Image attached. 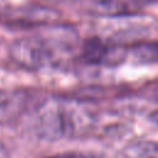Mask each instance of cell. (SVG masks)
Segmentation results:
<instances>
[{
  "label": "cell",
  "instance_id": "obj_1",
  "mask_svg": "<svg viewBox=\"0 0 158 158\" xmlns=\"http://www.w3.org/2000/svg\"><path fill=\"white\" fill-rule=\"evenodd\" d=\"M95 123L96 115L86 102L58 96L42 100L31 116L35 136L51 142L83 137L94 130Z\"/></svg>",
  "mask_w": 158,
  "mask_h": 158
},
{
  "label": "cell",
  "instance_id": "obj_2",
  "mask_svg": "<svg viewBox=\"0 0 158 158\" xmlns=\"http://www.w3.org/2000/svg\"><path fill=\"white\" fill-rule=\"evenodd\" d=\"M77 42L78 35L74 28L53 23L38 33L14 41L10 56L16 64L25 69H54L74 51Z\"/></svg>",
  "mask_w": 158,
  "mask_h": 158
},
{
  "label": "cell",
  "instance_id": "obj_3",
  "mask_svg": "<svg viewBox=\"0 0 158 158\" xmlns=\"http://www.w3.org/2000/svg\"><path fill=\"white\" fill-rule=\"evenodd\" d=\"M7 23L22 27L49 26L59 19V12L47 6H22L9 9L2 17Z\"/></svg>",
  "mask_w": 158,
  "mask_h": 158
},
{
  "label": "cell",
  "instance_id": "obj_4",
  "mask_svg": "<svg viewBox=\"0 0 158 158\" xmlns=\"http://www.w3.org/2000/svg\"><path fill=\"white\" fill-rule=\"evenodd\" d=\"M28 104L25 90L0 89V125L7 123L20 116Z\"/></svg>",
  "mask_w": 158,
  "mask_h": 158
},
{
  "label": "cell",
  "instance_id": "obj_5",
  "mask_svg": "<svg viewBox=\"0 0 158 158\" xmlns=\"http://www.w3.org/2000/svg\"><path fill=\"white\" fill-rule=\"evenodd\" d=\"M118 158H158V138H139L126 143Z\"/></svg>",
  "mask_w": 158,
  "mask_h": 158
},
{
  "label": "cell",
  "instance_id": "obj_6",
  "mask_svg": "<svg viewBox=\"0 0 158 158\" xmlns=\"http://www.w3.org/2000/svg\"><path fill=\"white\" fill-rule=\"evenodd\" d=\"M136 5L130 0H94L90 10L100 16H121L135 11Z\"/></svg>",
  "mask_w": 158,
  "mask_h": 158
},
{
  "label": "cell",
  "instance_id": "obj_7",
  "mask_svg": "<svg viewBox=\"0 0 158 158\" xmlns=\"http://www.w3.org/2000/svg\"><path fill=\"white\" fill-rule=\"evenodd\" d=\"M127 57L141 63L158 62V42H139L126 47Z\"/></svg>",
  "mask_w": 158,
  "mask_h": 158
},
{
  "label": "cell",
  "instance_id": "obj_8",
  "mask_svg": "<svg viewBox=\"0 0 158 158\" xmlns=\"http://www.w3.org/2000/svg\"><path fill=\"white\" fill-rule=\"evenodd\" d=\"M47 158H101V157L94 153H86V152H67V153H60V154H56Z\"/></svg>",
  "mask_w": 158,
  "mask_h": 158
},
{
  "label": "cell",
  "instance_id": "obj_9",
  "mask_svg": "<svg viewBox=\"0 0 158 158\" xmlns=\"http://www.w3.org/2000/svg\"><path fill=\"white\" fill-rule=\"evenodd\" d=\"M7 7H6V5H5V1L4 0H0V19H2L4 17V15L7 12Z\"/></svg>",
  "mask_w": 158,
  "mask_h": 158
},
{
  "label": "cell",
  "instance_id": "obj_10",
  "mask_svg": "<svg viewBox=\"0 0 158 158\" xmlns=\"http://www.w3.org/2000/svg\"><path fill=\"white\" fill-rule=\"evenodd\" d=\"M0 158H9V153L6 147L0 142Z\"/></svg>",
  "mask_w": 158,
  "mask_h": 158
},
{
  "label": "cell",
  "instance_id": "obj_11",
  "mask_svg": "<svg viewBox=\"0 0 158 158\" xmlns=\"http://www.w3.org/2000/svg\"><path fill=\"white\" fill-rule=\"evenodd\" d=\"M153 96H154V100L156 101H158V84L154 86V89H153Z\"/></svg>",
  "mask_w": 158,
  "mask_h": 158
},
{
  "label": "cell",
  "instance_id": "obj_12",
  "mask_svg": "<svg viewBox=\"0 0 158 158\" xmlns=\"http://www.w3.org/2000/svg\"><path fill=\"white\" fill-rule=\"evenodd\" d=\"M48 1H54V2H60V1H67V0H48Z\"/></svg>",
  "mask_w": 158,
  "mask_h": 158
}]
</instances>
